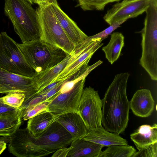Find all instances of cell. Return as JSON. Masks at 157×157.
Instances as JSON below:
<instances>
[{"label":"cell","instance_id":"f546056e","mask_svg":"<svg viewBox=\"0 0 157 157\" xmlns=\"http://www.w3.org/2000/svg\"><path fill=\"white\" fill-rule=\"evenodd\" d=\"M71 147H63L56 151L52 155V157H67Z\"/></svg>","mask_w":157,"mask_h":157},{"label":"cell","instance_id":"4dcf8cb0","mask_svg":"<svg viewBox=\"0 0 157 157\" xmlns=\"http://www.w3.org/2000/svg\"><path fill=\"white\" fill-rule=\"evenodd\" d=\"M57 3V0H43V5L46 6Z\"/></svg>","mask_w":157,"mask_h":157},{"label":"cell","instance_id":"7402d4cb","mask_svg":"<svg viewBox=\"0 0 157 157\" xmlns=\"http://www.w3.org/2000/svg\"><path fill=\"white\" fill-rule=\"evenodd\" d=\"M21 119V114L0 117V136H11L19 128Z\"/></svg>","mask_w":157,"mask_h":157},{"label":"cell","instance_id":"d6986e66","mask_svg":"<svg viewBox=\"0 0 157 157\" xmlns=\"http://www.w3.org/2000/svg\"><path fill=\"white\" fill-rule=\"evenodd\" d=\"M67 157H98L103 146L83 139L73 141Z\"/></svg>","mask_w":157,"mask_h":157},{"label":"cell","instance_id":"7c38bea8","mask_svg":"<svg viewBox=\"0 0 157 157\" xmlns=\"http://www.w3.org/2000/svg\"><path fill=\"white\" fill-rule=\"evenodd\" d=\"M151 0H123L114 4L103 17L109 25L116 22L134 18L145 12Z\"/></svg>","mask_w":157,"mask_h":157},{"label":"cell","instance_id":"1f68e13d","mask_svg":"<svg viewBox=\"0 0 157 157\" xmlns=\"http://www.w3.org/2000/svg\"><path fill=\"white\" fill-rule=\"evenodd\" d=\"M10 138V136H0V144L5 142L7 144L8 143L9 141Z\"/></svg>","mask_w":157,"mask_h":157},{"label":"cell","instance_id":"8fae6325","mask_svg":"<svg viewBox=\"0 0 157 157\" xmlns=\"http://www.w3.org/2000/svg\"><path fill=\"white\" fill-rule=\"evenodd\" d=\"M85 78L79 80L69 91L63 93L58 92L49 103L48 111L61 115L70 112H78Z\"/></svg>","mask_w":157,"mask_h":157},{"label":"cell","instance_id":"9c48e42d","mask_svg":"<svg viewBox=\"0 0 157 157\" xmlns=\"http://www.w3.org/2000/svg\"><path fill=\"white\" fill-rule=\"evenodd\" d=\"M102 100L100 98L98 91L90 86L83 89L79 102L78 113L88 131L102 126Z\"/></svg>","mask_w":157,"mask_h":157},{"label":"cell","instance_id":"83f0119b","mask_svg":"<svg viewBox=\"0 0 157 157\" xmlns=\"http://www.w3.org/2000/svg\"><path fill=\"white\" fill-rule=\"evenodd\" d=\"M157 157V142L150 145L147 147L136 152L132 157Z\"/></svg>","mask_w":157,"mask_h":157},{"label":"cell","instance_id":"d6a6232c","mask_svg":"<svg viewBox=\"0 0 157 157\" xmlns=\"http://www.w3.org/2000/svg\"><path fill=\"white\" fill-rule=\"evenodd\" d=\"M7 144L5 142L0 144V155L6 149Z\"/></svg>","mask_w":157,"mask_h":157},{"label":"cell","instance_id":"e0dca14e","mask_svg":"<svg viewBox=\"0 0 157 157\" xmlns=\"http://www.w3.org/2000/svg\"><path fill=\"white\" fill-rule=\"evenodd\" d=\"M60 115L48 111H44L29 119L26 128L34 137H38L56 121Z\"/></svg>","mask_w":157,"mask_h":157},{"label":"cell","instance_id":"2e32d148","mask_svg":"<svg viewBox=\"0 0 157 157\" xmlns=\"http://www.w3.org/2000/svg\"><path fill=\"white\" fill-rule=\"evenodd\" d=\"M101 145L104 147L116 145H128L127 140L116 133L109 132L102 126L88 131L82 139Z\"/></svg>","mask_w":157,"mask_h":157},{"label":"cell","instance_id":"9a60e30c","mask_svg":"<svg viewBox=\"0 0 157 157\" xmlns=\"http://www.w3.org/2000/svg\"><path fill=\"white\" fill-rule=\"evenodd\" d=\"M56 121L71 134L73 141L83 139L87 133L84 122L78 112H70L61 115Z\"/></svg>","mask_w":157,"mask_h":157},{"label":"cell","instance_id":"3957f363","mask_svg":"<svg viewBox=\"0 0 157 157\" xmlns=\"http://www.w3.org/2000/svg\"><path fill=\"white\" fill-rule=\"evenodd\" d=\"M73 141L71 134L56 121L38 137L31 134L25 145V155L30 157L44 156L59 149L67 147Z\"/></svg>","mask_w":157,"mask_h":157},{"label":"cell","instance_id":"d4e9b609","mask_svg":"<svg viewBox=\"0 0 157 157\" xmlns=\"http://www.w3.org/2000/svg\"><path fill=\"white\" fill-rule=\"evenodd\" d=\"M25 97V95L23 93L11 92L6 96L0 98V99L3 103L8 106L19 109L23 103Z\"/></svg>","mask_w":157,"mask_h":157},{"label":"cell","instance_id":"4fadbf2b","mask_svg":"<svg viewBox=\"0 0 157 157\" xmlns=\"http://www.w3.org/2000/svg\"><path fill=\"white\" fill-rule=\"evenodd\" d=\"M50 5L60 25L76 48L84 42L89 36L61 9L58 3Z\"/></svg>","mask_w":157,"mask_h":157},{"label":"cell","instance_id":"5bb4252c","mask_svg":"<svg viewBox=\"0 0 157 157\" xmlns=\"http://www.w3.org/2000/svg\"><path fill=\"white\" fill-rule=\"evenodd\" d=\"M155 101L150 90H137L129 101L130 108L135 115L143 117L151 115L154 107Z\"/></svg>","mask_w":157,"mask_h":157},{"label":"cell","instance_id":"ffe728a7","mask_svg":"<svg viewBox=\"0 0 157 157\" xmlns=\"http://www.w3.org/2000/svg\"><path fill=\"white\" fill-rule=\"evenodd\" d=\"M71 56L68 55L57 65L36 75L37 91L53 81L66 67Z\"/></svg>","mask_w":157,"mask_h":157},{"label":"cell","instance_id":"7a4b0ae2","mask_svg":"<svg viewBox=\"0 0 157 157\" xmlns=\"http://www.w3.org/2000/svg\"><path fill=\"white\" fill-rule=\"evenodd\" d=\"M4 12L22 43L40 39L37 12L26 0H5Z\"/></svg>","mask_w":157,"mask_h":157},{"label":"cell","instance_id":"6da1fadb","mask_svg":"<svg viewBox=\"0 0 157 157\" xmlns=\"http://www.w3.org/2000/svg\"><path fill=\"white\" fill-rule=\"evenodd\" d=\"M128 72L116 75L102 100V121L105 128L119 135L126 128L129 119V101L126 94Z\"/></svg>","mask_w":157,"mask_h":157},{"label":"cell","instance_id":"4316f807","mask_svg":"<svg viewBox=\"0 0 157 157\" xmlns=\"http://www.w3.org/2000/svg\"><path fill=\"white\" fill-rule=\"evenodd\" d=\"M127 20V19H124L114 22L103 31L90 37L91 38H101L104 39L107 38L113 31L120 27L121 24Z\"/></svg>","mask_w":157,"mask_h":157},{"label":"cell","instance_id":"603a6c76","mask_svg":"<svg viewBox=\"0 0 157 157\" xmlns=\"http://www.w3.org/2000/svg\"><path fill=\"white\" fill-rule=\"evenodd\" d=\"M136 152L134 147L128 145L110 146L101 151L98 157H132Z\"/></svg>","mask_w":157,"mask_h":157},{"label":"cell","instance_id":"30bf717a","mask_svg":"<svg viewBox=\"0 0 157 157\" xmlns=\"http://www.w3.org/2000/svg\"><path fill=\"white\" fill-rule=\"evenodd\" d=\"M35 76L27 77L0 68V94H7L11 92L23 93L25 96L23 103L25 102L37 91Z\"/></svg>","mask_w":157,"mask_h":157},{"label":"cell","instance_id":"484cf974","mask_svg":"<svg viewBox=\"0 0 157 157\" xmlns=\"http://www.w3.org/2000/svg\"><path fill=\"white\" fill-rule=\"evenodd\" d=\"M51 101H45L21 111V118L24 121L28 120L43 112L48 111V106Z\"/></svg>","mask_w":157,"mask_h":157},{"label":"cell","instance_id":"ac0fdd59","mask_svg":"<svg viewBox=\"0 0 157 157\" xmlns=\"http://www.w3.org/2000/svg\"><path fill=\"white\" fill-rule=\"evenodd\" d=\"M130 136L138 150L146 148L157 142V125H141Z\"/></svg>","mask_w":157,"mask_h":157},{"label":"cell","instance_id":"f1b7e54d","mask_svg":"<svg viewBox=\"0 0 157 157\" xmlns=\"http://www.w3.org/2000/svg\"><path fill=\"white\" fill-rule=\"evenodd\" d=\"M19 114L21 115L19 109L15 108L8 106L3 103L0 99V117Z\"/></svg>","mask_w":157,"mask_h":157},{"label":"cell","instance_id":"277c9868","mask_svg":"<svg viewBox=\"0 0 157 157\" xmlns=\"http://www.w3.org/2000/svg\"><path fill=\"white\" fill-rule=\"evenodd\" d=\"M18 45L37 74L57 65L69 55L62 49L40 39Z\"/></svg>","mask_w":157,"mask_h":157},{"label":"cell","instance_id":"8992f818","mask_svg":"<svg viewBox=\"0 0 157 157\" xmlns=\"http://www.w3.org/2000/svg\"><path fill=\"white\" fill-rule=\"evenodd\" d=\"M36 10L40 27V39L72 55L76 47L61 27L50 5H38Z\"/></svg>","mask_w":157,"mask_h":157},{"label":"cell","instance_id":"5b68a950","mask_svg":"<svg viewBox=\"0 0 157 157\" xmlns=\"http://www.w3.org/2000/svg\"><path fill=\"white\" fill-rule=\"evenodd\" d=\"M144 27L140 32L142 40L140 65L151 79L157 80V4L152 2L145 12Z\"/></svg>","mask_w":157,"mask_h":157},{"label":"cell","instance_id":"e575fe53","mask_svg":"<svg viewBox=\"0 0 157 157\" xmlns=\"http://www.w3.org/2000/svg\"><path fill=\"white\" fill-rule=\"evenodd\" d=\"M26 0L27 1L29 2H30V3H31L32 4H33V3L32 0Z\"/></svg>","mask_w":157,"mask_h":157},{"label":"cell","instance_id":"ba28073f","mask_svg":"<svg viewBox=\"0 0 157 157\" xmlns=\"http://www.w3.org/2000/svg\"><path fill=\"white\" fill-rule=\"evenodd\" d=\"M103 40L89 36L84 42L76 48L66 67L53 81L65 82L69 81L72 77L87 67L92 56L103 44L101 43Z\"/></svg>","mask_w":157,"mask_h":157},{"label":"cell","instance_id":"52a82bcc","mask_svg":"<svg viewBox=\"0 0 157 157\" xmlns=\"http://www.w3.org/2000/svg\"><path fill=\"white\" fill-rule=\"evenodd\" d=\"M0 68L29 77L37 74L26 60L18 43L6 32L0 34Z\"/></svg>","mask_w":157,"mask_h":157},{"label":"cell","instance_id":"cb8c5ba5","mask_svg":"<svg viewBox=\"0 0 157 157\" xmlns=\"http://www.w3.org/2000/svg\"><path fill=\"white\" fill-rule=\"evenodd\" d=\"M121 0H78L77 6H80L85 11L96 10L101 11L104 10L108 4Z\"/></svg>","mask_w":157,"mask_h":157},{"label":"cell","instance_id":"836d02e7","mask_svg":"<svg viewBox=\"0 0 157 157\" xmlns=\"http://www.w3.org/2000/svg\"><path fill=\"white\" fill-rule=\"evenodd\" d=\"M33 3L38 4V5H43V0H32Z\"/></svg>","mask_w":157,"mask_h":157},{"label":"cell","instance_id":"44dd1931","mask_svg":"<svg viewBox=\"0 0 157 157\" xmlns=\"http://www.w3.org/2000/svg\"><path fill=\"white\" fill-rule=\"evenodd\" d=\"M124 37L120 32H114L108 44L102 48L105 58L112 64L119 58L124 45Z\"/></svg>","mask_w":157,"mask_h":157}]
</instances>
